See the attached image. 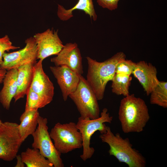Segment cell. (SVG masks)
<instances>
[{
    "mask_svg": "<svg viewBox=\"0 0 167 167\" xmlns=\"http://www.w3.org/2000/svg\"><path fill=\"white\" fill-rule=\"evenodd\" d=\"M19 124L6 122L0 125V159L13 161L23 142L19 133Z\"/></svg>",
    "mask_w": 167,
    "mask_h": 167,
    "instance_id": "8",
    "label": "cell"
},
{
    "mask_svg": "<svg viewBox=\"0 0 167 167\" xmlns=\"http://www.w3.org/2000/svg\"><path fill=\"white\" fill-rule=\"evenodd\" d=\"M136 63L131 60L124 59L117 64L115 73L131 75L134 69Z\"/></svg>",
    "mask_w": 167,
    "mask_h": 167,
    "instance_id": "23",
    "label": "cell"
},
{
    "mask_svg": "<svg viewBox=\"0 0 167 167\" xmlns=\"http://www.w3.org/2000/svg\"><path fill=\"white\" fill-rule=\"evenodd\" d=\"M69 96L75 104L81 117L91 119L100 117L98 100L87 80L82 75L76 89Z\"/></svg>",
    "mask_w": 167,
    "mask_h": 167,
    "instance_id": "6",
    "label": "cell"
},
{
    "mask_svg": "<svg viewBox=\"0 0 167 167\" xmlns=\"http://www.w3.org/2000/svg\"><path fill=\"white\" fill-rule=\"evenodd\" d=\"M51 62L55 66H66L82 75L83 73L82 58L78 45L75 43L66 44Z\"/></svg>",
    "mask_w": 167,
    "mask_h": 167,
    "instance_id": "12",
    "label": "cell"
},
{
    "mask_svg": "<svg viewBox=\"0 0 167 167\" xmlns=\"http://www.w3.org/2000/svg\"><path fill=\"white\" fill-rule=\"evenodd\" d=\"M40 116L38 110H25L21 115L18 129L23 142L35 131Z\"/></svg>",
    "mask_w": 167,
    "mask_h": 167,
    "instance_id": "18",
    "label": "cell"
},
{
    "mask_svg": "<svg viewBox=\"0 0 167 167\" xmlns=\"http://www.w3.org/2000/svg\"><path fill=\"white\" fill-rule=\"evenodd\" d=\"M47 118L39 116L38 124L32 134V148L39 150L41 153L53 165L54 167H63L61 154L56 149L48 131Z\"/></svg>",
    "mask_w": 167,
    "mask_h": 167,
    "instance_id": "7",
    "label": "cell"
},
{
    "mask_svg": "<svg viewBox=\"0 0 167 167\" xmlns=\"http://www.w3.org/2000/svg\"><path fill=\"white\" fill-rule=\"evenodd\" d=\"M25 45L18 51L5 52L3 56V62L0 67L7 71L17 68L24 65L31 63L35 64L37 59V49L35 41L33 37L25 41Z\"/></svg>",
    "mask_w": 167,
    "mask_h": 167,
    "instance_id": "9",
    "label": "cell"
},
{
    "mask_svg": "<svg viewBox=\"0 0 167 167\" xmlns=\"http://www.w3.org/2000/svg\"><path fill=\"white\" fill-rule=\"evenodd\" d=\"M132 79L131 75L115 73L112 80V92L116 95H122L124 96L128 95Z\"/></svg>",
    "mask_w": 167,
    "mask_h": 167,
    "instance_id": "20",
    "label": "cell"
},
{
    "mask_svg": "<svg viewBox=\"0 0 167 167\" xmlns=\"http://www.w3.org/2000/svg\"><path fill=\"white\" fill-rule=\"evenodd\" d=\"M16 158L17 162L15 167H24L25 164L23 162L20 155H17Z\"/></svg>",
    "mask_w": 167,
    "mask_h": 167,
    "instance_id": "26",
    "label": "cell"
},
{
    "mask_svg": "<svg viewBox=\"0 0 167 167\" xmlns=\"http://www.w3.org/2000/svg\"><path fill=\"white\" fill-rule=\"evenodd\" d=\"M2 123V121H1V120L0 118V125Z\"/></svg>",
    "mask_w": 167,
    "mask_h": 167,
    "instance_id": "28",
    "label": "cell"
},
{
    "mask_svg": "<svg viewBox=\"0 0 167 167\" xmlns=\"http://www.w3.org/2000/svg\"><path fill=\"white\" fill-rule=\"evenodd\" d=\"M76 10L83 11L94 21L97 19V15L92 0H79L74 6L69 9H66L62 6L58 4L57 15L60 20L67 21L73 16L72 12Z\"/></svg>",
    "mask_w": 167,
    "mask_h": 167,
    "instance_id": "17",
    "label": "cell"
},
{
    "mask_svg": "<svg viewBox=\"0 0 167 167\" xmlns=\"http://www.w3.org/2000/svg\"><path fill=\"white\" fill-rule=\"evenodd\" d=\"M49 68L60 88L63 99L66 101L69 96L76 89L81 75L65 66H50Z\"/></svg>",
    "mask_w": 167,
    "mask_h": 167,
    "instance_id": "13",
    "label": "cell"
},
{
    "mask_svg": "<svg viewBox=\"0 0 167 167\" xmlns=\"http://www.w3.org/2000/svg\"><path fill=\"white\" fill-rule=\"evenodd\" d=\"M20 47L13 45L7 35L0 38V66L3 62V56L6 51L19 49Z\"/></svg>",
    "mask_w": 167,
    "mask_h": 167,
    "instance_id": "24",
    "label": "cell"
},
{
    "mask_svg": "<svg viewBox=\"0 0 167 167\" xmlns=\"http://www.w3.org/2000/svg\"><path fill=\"white\" fill-rule=\"evenodd\" d=\"M108 111L107 109L104 108L100 116L96 119L81 116L78 119L76 126L81 134L83 141V152L80 157L84 161L90 158L94 153V149L90 146V140L93 135L97 131L101 134L105 133L107 126L105 123H111L113 120V117Z\"/></svg>",
    "mask_w": 167,
    "mask_h": 167,
    "instance_id": "4",
    "label": "cell"
},
{
    "mask_svg": "<svg viewBox=\"0 0 167 167\" xmlns=\"http://www.w3.org/2000/svg\"><path fill=\"white\" fill-rule=\"evenodd\" d=\"M99 137L109 146V155L114 156L120 162L125 163L129 167L146 166L145 158L133 148L128 138H123L118 133L114 134L107 126L106 132L101 134Z\"/></svg>",
    "mask_w": 167,
    "mask_h": 167,
    "instance_id": "3",
    "label": "cell"
},
{
    "mask_svg": "<svg viewBox=\"0 0 167 167\" xmlns=\"http://www.w3.org/2000/svg\"><path fill=\"white\" fill-rule=\"evenodd\" d=\"M27 167H53V164L43 156L38 149L28 148L20 155Z\"/></svg>",
    "mask_w": 167,
    "mask_h": 167,
    "instance_id": "19",
    "label": "cell"
},
{
    "mask_svg": "<svg viewBox=\"0 0 167 167\" xmlns=\"http://www.w3.org/2000/svg\"><path fill=\"white\" fill-rule=\"evenodd\" d=\"M18 70L12 69L7 71L3 80V87L0 92V102L3 107L8 110L12 100L17 91Z\"/></svg>",
    "mask_w": 167,
    "mask_h": 167,
    "instance_id": "15",
    "label": "cell"
},
{
    "mask_svg": "<svg viewBox=\"0 0 167 167\" xmlns=\"http://www.w3.org/2000/svg\"><path fill=\"white\" fill-rule=\"evenodd\" d=\"M58 30L48 28L33 36L37 49V59L43 61L52 55H57L64 45L58 34Z\"/></svg>",
    "mask_w": 167,
    "mask_h": 167,
    "instance_id": "10",
    "label": "cell"
},
{
    "mask_svg": "<svg viewBox=\"0 0 167 167\" xmlns=\"http://www.w3.org/2000/svg\"><path fill=\"white\" fill-rule=\"evenodd\" d=\"M118 117L122 131L128 133L142 132L150 117L145 101L133 94L121 100Z\"/></svg>",
    "mask_w": 167,
    "mask_h": 167,
    "instance_id": "1",
    "label": "cell"
},
{
    "mask_svg": "<svg viewBox=\"0 0 167 167\" xmlns=\"http://www.w3.org/2000/svg\"><path fill=\"white\" fill-rule=\"evenodd\" d=\"M150 94V103L165 108H167V82L159 81Z\"/></svg>",
    "mask_w": 167,
    "mask_h": 167,
    "instance_id": "21",
    "label": "cell"
},
{
    "mask_svg": "<svg viewBox=\"0 0 167 167\" xmlns=\"http://www.w3.org/2000/svg\"><path fill=\"white\" fill-rule=\"evenodd\" d=\"M88 70L87 80L94 92L98 100H102L108 82L112 80L118 63L126 59L124 53H117L110 58L100 62L87 57Z\"/></svg>",
    "mask_w": 167,
    "mask_h": 167,
    "instance_id": "2",
    "label": "cell"
},
{
    "mask_svg": "<svg viewBox=\"0 0 167 167\" xmlns=\"http://www.w3.org/2000/svg\"><path fill=\"white\" fill-rule=\"evenodd\" d=\"M42 63V61L39 60L33 65V77L30 87L40 97L45 107L53 100L54 87L44 71Z\"/></svg>",
    "mask_w": 167,
    "mask_h": 167,
    "instance_id": "11",
    "label": "cell"
},
{
    "mask_svg": "<svg viewBox=\"0 0 167 167\" xmlns=\"http://www.w3.org/2000/svg\"><path fill=\"white\" fill-rule=\"evenodd\" d=\"M27 99L25 110H38L44 107L43 101L39 96L30 87L26 92Z\"/></svg>",
    "mask_w": 167,
    "mask_h": 167,
    "instance_id": "22",
    "label": "cell"
},
{
    "mask_svg": "<svg viewBox=\"0 0 167 167\" xmlns=\"http://www.w3.org/2000/svg\"><path fill=\"white\" fill-rule=\"evenodd\" d=\"M132 74L142 85L147 95H149L158 84L157 70L151 63L141 61L136 63Z\"/></svg>",
    "mask_w": 167,
    "mask_h": 167,
    "instance_id": "14",
    "label": "cell"
},
{
    "mask_svg": "<svg viewBox=\"0 0 167 167\" xmlns=\"http://www.w3.org/2000/svg\"><path fill=\"white\" fill-rule=\"evenodd\" d=\"M120 0H97L98 5L104 8L113 11L117 9Z\"/></svg>",
    "mask_w": 167,
    "mask_h": 167,
    "instance_id": "25",
    "label": "cell"
},
{
    "mask_svg": "<svg viewBox=\"0 0 167 167\" xmlns=\"http://www.w3.org/2000/svg\"><path fill=\"white\" fill-rule=\"evenodd\" d=\"M49 133L55 148L61 154L82 147V135L75 122H58Z\"/></svg>",
    "mask_w": 167,
    "mask_h": 167,
    "instance_id": "5",
    "label": "cell"
},
{
    "mask_svg": "<svg viewBox=\"0 0 167 167\" xmlns=\"http://www.w3.org/2000/svg\"><path fill=\"white\" fill-rule=\"evenodd\" d=\"M7 71L0 67V84L2 83Z\"/></svg>",
    "mask_w": 167,
    "mask_h": 167,
    "instance_id": "27",
    "label": "cell"
},
{
    "mask_svg": "<svg viewBox=\"0 0 167 167\" xmlns=\"http://www.w3.org/2000/svg\"><path fill=\"white\" fill-rule=\"evenodd\" d=\"M31 63L22 65L18 68L17 78V91L14 97L16 102L26 95L30 87L33 77V66Z\"/></svg>",
    "mask_w": 167,
    "mask_h": 167,
    "instance_id": "16",
    "label": "cell"
}]
</instances>
